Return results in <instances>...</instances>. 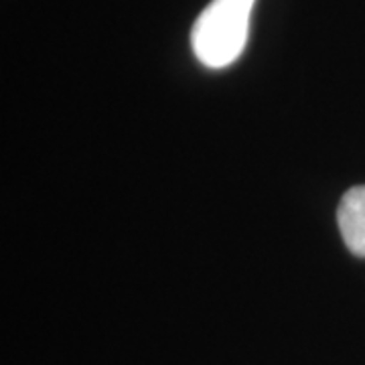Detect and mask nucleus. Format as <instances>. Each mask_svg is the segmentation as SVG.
Instances as JSON below:
<instances>
[{
	"mask_svg": "<svg viewBox=\"0 0 365 365\" xmlns=\"http://www.w3.org/2000/svg\"><path fill=\"white\" fill-rule=\"evenodd\" d=\"M256 0H211L193 25L195 57L209 69H223L246 49Z\"/></svg>",
	"mask_w": 365,
	"mask_h": 365,
	"instance_id": "1",
	"label": "nucleus"
},
{
	"mask_svg": "<svg viewBox=\"0 0 365 365\" xmlns=\"http://www.w3.org/2000/svg\"><path fill=\"white\" fill-rule=\"evenodd\" d=\"M337 223L347 250L365 258V185L349 189L337 209Z\"/></svg>",
	"mask_w": 365,
	"mask_h": 365,
	"instance_id": "2",
	"label": "nucleus"
}]
</instances>
